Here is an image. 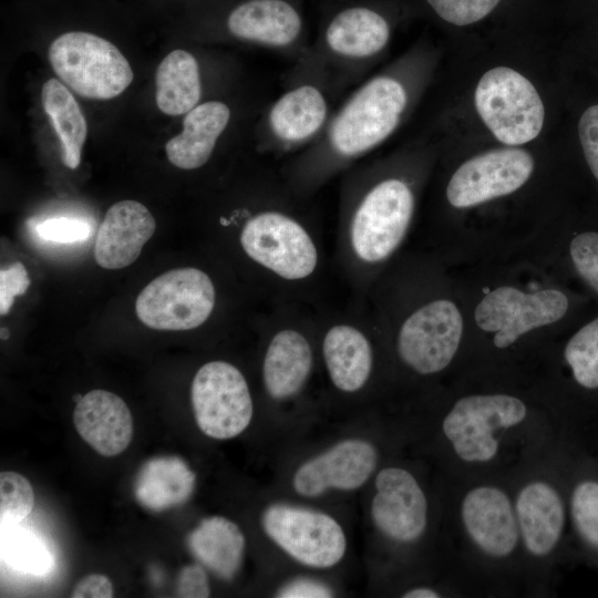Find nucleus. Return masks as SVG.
<instances>
[{"instance_id": "f257e3e1", "label": "nucleus", "mask_w": 598, "mask_h": 598, "mask_svg": "<svg viewBox=\"0 0 598 598\" xmlns=\"http://www.w3.org/2000/svg\"><path fill=\"white\" fill-rule=\"evenodd\" d=\"M334 264L352 297L363 299L381 267L396 252L415 206L411 186L398 177L349 182L343 195Z\"/></svg>"}, {"instance_id": "393cba45", "label": "nucleus", "mask_w": 598, "mask_h": 598, "mask_svg": "<svg viewBox=\"0 0 598 598\" xmlns=\"http://www.w3.org/2000/svg\"><path fill=\"white\" fill-rule=\"evenodd\" d=\"M327 103L312 85L285 93L271 107L269 123L282 142L296 144L315 135L326 121Z\"/></svg>"}, {"instance_id": "412c9836", "label": "nucleus", "mask_w": 598, "mask_h": 598, "mask_svg": "<svg viewBox=\"0 0 598 598\" xmlns=\"http://www.w3.org/2000/svg\"><path fill=\"white\" fill-rule=\"evenodd\" d=\"M227 25L235 37L271 47L291 44L301 30V19L283 0H248L229 14Z\"/></svg>"}, {"instance_id": "7ed1b4c3", "label": "nucleus", "mask_w": 598, "mask_h": 598, "mask_svg": "<svg viewBox=\"0 0 598 598\" xmlns=\"http://www.w3.org/2000/svg\"><path fill=\"white\" fill-rule=\"evenodd\" d=\"M528 417L527 405L517 396L472 394L452 405L441 431L460 463L483 468L499 460L509 440L529 425Z\"/></svg>"}, {"instance_id": "ddd939ff", "label": "nucleus", "mask_w": 598, "mask_h": 598, "mask_svg": "<svg viewBox=\"0 0 598 598\" xmlns=\"http://www.w3.org/2000/svg\"><path fill=\"white\" fill-rule=\"evenodd\" d=\"M568 308V297L560 290L524 293L505 286L481 300L475 309V321L482 330L494 332L495 347L504 349L522 334L560 320Z\"/></svg>"}, {"instance_id": "2eb2a0df", "label": "nucleus", "mask_w": 598, "mask_h": 598, "mask_svg": "<svg viewBox=\"0 0 598 598\" xmlns=\"http://www.w3.org/2000/svg\"><path fill=\"white\" fill-rule=\"evenodd\" d=\"M371 517L390 540L410 544L425 532L429 519L426 495L415 476L399 466L382 468L374 480Z\"/></svg>"}, {"instance_id": "5701e85b", "label": "nucleus", "mask_w": 598, "mask_h": 598, "mask_svg": "<svg viewBox=\"0 0 598 598\" xmlns=\"http://www.w3.org/2000/svg\"><path fill=\"white\" fill-rule=\"evenodd\" d=\"M192 554L212 573L230 580L239 570L245 551L240 528L223 516L204 518L188 535Z\"/></svg>"}, {"instance_id": "b1692460", "label": "nucleus", "mask_w": 598, "mask_h": 598, "mask_svg": "<svg viewBox=\"0 0 598 598\" xmlns=\"http://www.w3.org/2000/svg\"><path fill=\"white\" fill-rule=\"evenodd\" d=\"M390 28L378 12L354 7L339 12L329 23L326 41L337 54L349 58L371 56L389 41Z\"/></svg>"}, {"instance_id": "f704fd0d", "label": "nucleus", "mask_w": 598, "mask_h": 598, "mask_svg": "<svg viewBox=\"0 0 598 598\" xmlns=\"http://www.w3.org/2000/svg\"><path fill=\"white\" fill-rule=\"evenodd\" d=\"M578 136L588 168L598 182V104L589 106L581 114Z\"/></svg>"}, {"instance_id": "a211bd4d", "label": "nucleus", "mask_w": 598, "mask_h": 598, "mask_svg": "<svg viewBox=\"0 0 598 598\" xmlns=\"http://www.w3.org/2000/svg\"><path fill=\"white\" fill-rule=\"evenodd\" d=\"M156 229L151 212L136 200L112 205L99 228L94 259L105 269H121L133 264Z\"/></svg>"}, {"instance_id": "39448f33", "label": "nucleus", "mask_w": 598, "mask_h": 598, "mask_svg": "<svg viewBox=\"0 0 598 598\" xmlns=\"http://www.w3.org/2000/svg\"><path fill=\"white\" fill-rule=\"evenodd\" d=\"M318 347L331 385L357 394L369 384L375 364L374 319L364 301L351 298L342 308L316 307Z\"/></svg>"}, {"instance_id": "f03ea898", "label": "nucleus", "mask_w": 598, "mask_h": 598, "mask_svg": "<svg viewBox=\"0 0 598 598\" xmlns=\"http://www.w3.org/2000/svg\"><path fill=\"white\" fill-rule=\"evenodd\" d=\"M258 327L264 336L260 371L267 396L274 402L297 398L312 375L319 351L316 307L269 305Z\"/></svg>"}, {"instance_id": "c9c22d12", "label": "nucleus", "mask_w": 598, "mask_h": 598, "mask_svg": "<svg viewBox=\"0 0 598 598\" xmlns=\"http://www.w3.org/2000/svg\"><path fill=\"white\" fill-rule=\"evenodd\" d=\"M30 286L28 271L22 262H14L0 271V313L4 316L11 309L17 296L25 293Z\"/></svg>"}, {"instance_id": "20e7f679", "label": "nucleus", "mask_w": 598, "mask_h": 598, "mask_svg": "<svg viewBox=\"0 0 598 598\" xmlns=\"http://www.w3.org/2000/svg\"><path fill=\"white\" fill-rule=\"evenodd\" d=\"M405 105V90L395 79L378 76L365 83L343 106L330 128L332 156L317 175L311 193L343 161L382 143L395 130Z\"/></svg>"}, {"instance_id": "473e14b6", "label": "nucleus", "mask_w": 598, "mask_h": 598, "mask_svg": "<svg viewBox=\"0 0 598 598\" xmlns=\"http://www.w3.org/2000/svg\"><path fill=\"white\" fill-rule=\"evenodd\" d=\"M445 21L466 25L486 17L501 0H426Z\"/></svg>"}, {"instance_id": "4be33fe9", "label": "nucleus", "mask_w": 598, "mask_h": 598, "mask_svg": "<svg viewBox=\"0 0 598 598\" xmlns=\"http://www.w3.org/2000/svg\"><path fill=\"white\" fill-rule=\"evenodd\" d=\"M195 482V473L183 458L156 456L147 460L137 472L134 494L143 507L163 512L187 502Z\"/></svg>"}, {"instance_id": "ea45409f", "label": "nucleus", "mask_w": 598, "mask_h": 598, "mask_svg": "<svg viewBox=\"0 0 598 598\" xmlns=\"http://www.w3.org/2000/svg\"><path fill=\"white\" fill-rule=\"evenodd\" d=\"M441 592L434 588L420 586L412 589H409L403 592L402 597L404 598H439Z\"/></svg>"}, {"instance_id": "6e6552de", "label": "nucleus", "mask_w": 598, "mask_h": 598, "mask_svg": "<svg viewBox=\"0 0 598 598\" xmlns=\"http://www.w3.org/2000/svg\"><path fill=\"white\" fill-rule=\"evenodd\" d=\"M475 106L493 135L506 145H522L540 133L545 109L534 85L507 66L487 71L475 90Z\"/></svg>"}, {"instance_id": "7c9ffc66", "label": "nucleus", "mask_w": 598, "mask_h": 598, "mask_svg": "<svg viewBox=\"0 0 598 598\" xmlns=\"http://www.w3.org/2000/svg\"><path fill=\"white\" fill-rule=\"evenodd\" d=\"M34 505V493L29 481L19 473L0 474V517L3 523H19Z\"/></svg>"}, {"instance_id": "72a5a7b5", "label": "nucleus", "mask_w": 598, "mask_h": 598, "mask_svg": "<svg viewBox=\"0 0 598 598\" xmlns=\"http://www.w3.org/2000/svg\"><path fill=\"white\" fill-rule=\"evenodd\" d=\"M38 235L49 241L72 244L87 239L91 234L90 225L78 218H48L37 227Z\"/></svg>"}, {"instance_id": "bb28decb", "label": "nucleus", "mask_w": 598, "mask_h": 598, "mask_svg": "<svg viewBox=\"0 0 598 598\" xmlns=\"http://www.w3.org/2000/svg\"><path fill=\"white\" fill-rule=\"evenodd\" d=\"M41 102L62 147L66 167L75 169L86 140L87 125L80 105L70 90L59 80L49 79L41 90Z\"/></svg>"}, {"instance_id": "cd10ccee", "label": "nucleus", "mask_w": 598, "mask_h": 598, "mask_svg": "<svg viewBox=\"0 0 598 598\" xmlns=\"http://www.w3.org/2000/svg\"><path fill=\"white\" fill-rule=\"evenodd\" d=\"M1 557L14 570L37 577L54 567V557L43 539L18 523L1 524Z\"/></svg>"}, {"instance_id": "dca6fc26", "label": "nucleus", "mask_w": 598, "mask_h": 598, "mask_svg": "<svg viewBox=\"0 0 598 598\" xmlns=\"http://www.w3.org/2000/svg\"><path fill=\"white\" fill-rule=\"evenodd\" d=\"M524 555L546 563L556 551L566 524V507L558 488L545 476L520 484L513 495Z\"/></svg>"}, {"instance_id": "f3484780", "label": "nucleus", "mask_w": 598, "mask_h": 598, "mask_svg": "<svg viewBox=\"0 0 598 598\" xmlns=\"http://www.w3.org/2000/svg\"><path fill=\"white\" fill-rule=\"evenodd\" d=\"M378 460L373 444L348 439L300 465L292 485L303 497H318L329 489L353 491L370 478Z\"/></svg>"}, {"instance_id": "e433bc0d", "label": "nucleus", "mask_w": 598, "mask_h": 598, "mask_svg": "<svg viewBox=\"0 0 598 598\" xmlns=\"http://www.w3.org/2000/svg\"><path fill=\"white\" fill-rule=\"evenodd\" d=\"M178 597L205 598L210 595L206 570L197 564L185 566L177 578Z\"/></svg>"}, {"instance_id": "6ab92c4d", "label": "nucleus", "mask_w": 598, "mask_h": 598, "mask_svg": "<svg viewBox=\"0 0 598 598\" xmlns=\"http://www.w3.org/2000/svg\"><path fill=\"white\" fill-rule=\"evenodd\" d=\"M73 422L80 436L103 456L122 453L133 436L128 406L105 390H92L82 396L74 408Z\"/></svg>"}, {"instance_id": "0eeeda50", "label": "nucleus", "mask_w": 598, "mask_h": 598, "mask_svg": "<svg viewBox=\"0 0 598 598\" xmlns=\"http://www.w3.org/2000/svg\"><path fill=\"white\" fill-rule=\"evenodd\" d=\"M217 300V287L208 272L183 267L153 279L137 296L135 311L148 328L186 331L207 323Z\"/></svg>"}, {"instance_id": "c85d7f7f", "label": "nucleus", "mask_w": 598, "mask_h": 598, "mask_svg": "<svg viewBox=\"0 0 598 598\" xmlns=\"http://www.w3.org/2000/svg\"><path fill=\"white\" fill-rule=\"evenodd\" d=\"M564 359L578 386L598 390V316L573 333L565 346Z\"/></svg>"}, {"instance_id": "58836bf2", "label": "nucleus", "mask_w": 598, "mask_h": 598, "mask_svg": "<svg viewBox=\"0 0 598 598\" xmlns=\"http://www.w3.org/2000/svg\"><path fill=\"white\" fill-rule=\"evenodd\" d=\"M71 596L74 598H110L113 596V585L105 575L91 574L78 581Z\"/></svg>"}, {"instance_id": "1a4fd4ad", "label": "nucleus", "mask_w": 598, "mask_h": 598, "mask_svg": "<svg viewBox=\"0 0 598 598\" xmlns=\"http://www.w3.org/2000/svg\"><path fill=\"white\" fill-rule=\"evenodd\" d=\"M462 331V316L452 301H426L406 313L399 323L394 334L396 357L417 375L440 373L454 359Z\"/></svg>"}, {"instance_id": "423d86ee", "label": "nucleus", "mask_w": 598, "mask_h": 598, "mask_svg": "<svg viewBox=\"0 0 598 598\" xmlns=\"http://www.w3.org/2000/svg\"><path fill=\"white\" fill-rule=\"evenodd\" d=\"M49 61L68 87L92 100L120 95L134 78L128 61L113 43L83 31L58 37L49 48Z\"/></svg>"}, {"instance_id": "2f4dec72", "label": "nucleus", "mask_w": 598, "mask_h": 598, "mask_svg": "<svg viewBox=\"0 0 598 598\" xmlns=\"http://www.w3.org/2000/svg\"><path fill=\"white\" fill-rule=\"evenodd\" d=\"M569 257L579 278L598 295V230L588 229L574 235Z\"/></svg>"}, {"instance_id": "aec40b11", "label": "nucleus", "mask_w": 598, "mask_h": 598, "mask_svg": "<svg viewBox=\"0 0 598 598\" xmlns=\"http://www.w3.org/2000/svg\"><path fill=\"white\" fill-rule=\"evenodd\" d=\"M229 117L228 106L219 101L198 104L186 113L183 131L165 144L171 164L186 171L204 166Z\"/></svg>"}, {"instance_id": "9d476101", "label": "nucleus", "mask_w": 598, "mask_h": 598, "mask_svg": "<svg viewBox=\"0 0 598 598\" xmlns=\"http://www.w3.org/2000/svg\"><path fill=\"white\" fill-rule=\"evenodd\" d=\"M190 402L200 431L216 440L239 435L254 414L247 379L236 365L224 360L208 361L197 370Z\"/></svg>"}, {"instance_id": "f8f14e48", "label": "nucleus", "mask_w": 598, "mask_h": 598, "mask_svg": "<svg viewBox=\"0 0 598 598\" xmlns=\"http://www.w3.org/2000/svg\"><path fill=\"white\" fill-rule=\"evenodd\" d=\"M458 516L468 545L489 563H508L522 550L513 496L502 486L480 483L467 488Z\"/></svg>"}, {"instance_id": "c756f323", "label": "nucleus", "mask_w": 598, "mask_h": 598, "mask_svg": "<svg viewBox=\"0 0 598 598\" xmlns=\"http://www.w3.org/2000/svg\"><path fill=\"white\" fill-rule=\"evenodd\" d=\"M569 508L576 533L598 549V481L579 482L571 492Z\"/></svg>"}, {"instance_id": "a878e982", "label": "nucleus", "mask_w": 598, "mask_h": 598, "mask_svg": "<svg viewBox=\"0 0 598 598\" xmlns=\"http://www.w3.org/2000/svg\"><path fill=\"white\" fill-rule=\"evenodd\" d=\"M155 86V101L164 114L188 113L197 106L202 93L196 59L181 49L168 53L157 68Z\"/></svg>"}, {"instance_id": "4468645a", "label": "nucleus", "mask_w": 598, "mask_h": 598, "mask_svg": "<svg viewBox=\"0 0 598 598\" xmlns=\"http://www.w3.org/2000/svg\"><path fill=\"white\" fill-rule=\"evenodd\" d=\"M534 161L520 148H498L472 157L451 177L446 198L456 208L508 195L530 177Z\"/></svg>"}, {"instance_id": "4c0bfd02", "label": "nucleus", "mask_w": 598, "mask_h": 598, "mask_svg": "<svg viewBox=\"0 0 598 598\" xmlns=\"http://www.w3.org/2000/svg\"><path fill=\"white\" fill-rule=\"evenodd\" d=\"M332 596L333 592L327 585L309 578L293 579L277 592V597L280 598H329Z\"/></svg>"}, {"instance_id": "9b49d317", "label": "nucleus", "mask_w": 598, "mask_h": 598, "mask_svg": "<svg viewBox=\"0 0 598 598\" xmlns=\"http://www.w3.org/2000/svg\"><path fill=\"white\" fill-rule=\"evenodd\" d=\"M266 535L295 560L312 568H330L344 556L347 539L330 515L289 504H272L261 515Z\"/></svg>"}]
</instances>
